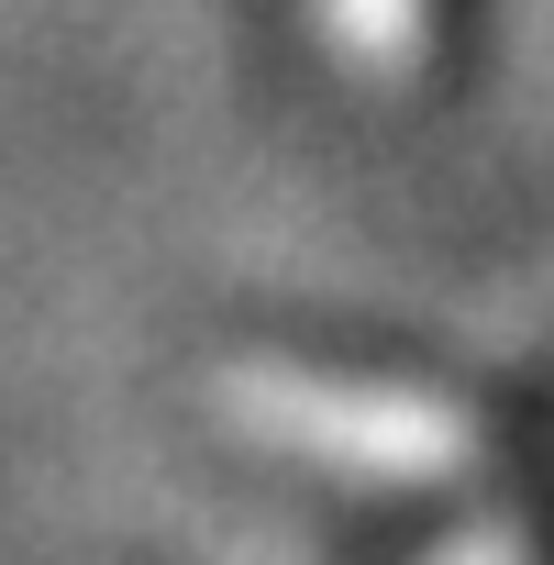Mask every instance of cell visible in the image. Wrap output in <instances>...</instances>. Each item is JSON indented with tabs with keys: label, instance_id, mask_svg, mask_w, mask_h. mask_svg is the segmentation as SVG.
Returning <instances> with one entry per match:
<instances>
[{
	"label": "cell",
	"instance_id": "cell-1",
	"mask_svg": "<svg viewBox=\"0 0 554 565\" xmlns=\"http://www.w3.org/2000/svg\"><path fill=\"white\" fill-rule=\"evenodd\" d=\"M211 388L255 444L300 455L322 477H355V488H477L510 455L499 399L466 366H433V355H399V344L244 333L211 366Z\"/></svg>",
	"mask_w": 554,
	"mask_h": 565
},
{
	"label": "cell",
	"instance_id": "cell-2",
	"mask_svg": "<svg viewBox=\"0 0 554 565\" xmlns=\"http://www.w3.org/2000/svg\"><path fill=\"white\" fill-rule=\"evenodd\" d=\"M322 12H333V45L399 100H433V89L466 78L477 0H322Z\"/></svg>",
	"mask_w": 554,
	"mask_h": 565
}]
</instances>
